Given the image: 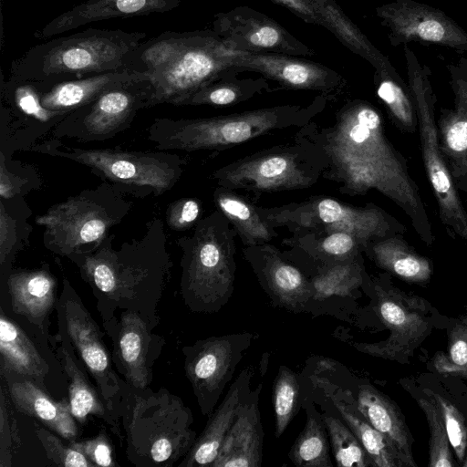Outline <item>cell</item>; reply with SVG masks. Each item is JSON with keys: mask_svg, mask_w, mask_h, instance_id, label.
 Listing matches in <instances>:
<instances>
[{"mask_svg": "<svg viewBox=\"0 0 467 467\" xmlns=\"http://www.w3.org/2000/svg\"><path fill=\"white\" fill-rule=\"evenodd\" d=\"M296 136L321 151L327 162L323 178L337 183L340 192L356 196L379 192L406 213L423 242L432 244V228L416 184L372 104L349 100L336 112L331 125L310 121Z\"/></svg>", "mask_w": 467, "mask_h": 467, "instance_id": "obj_1", "label": "cell"}, {"mask_svg": "<svg viewBox=\"0 0 467 467\" xmlns=\"http://www.w3.org/2000/svg\"><path fill=\"white\" fill-rule=\"evenodd\" d=\"M109 234L92 253L69 259L90 286L96 307L109 336L119 318L118 310H131L159 325L158 305L169 281L172 262L163 222L153 218L141 237L115 249Z\"/></svg>", "mask_w": 467, "mask_h": 467, "instance_id": "obj_2", "label": "cell"}, {"mask_svg": "<svg viewBox=\"0 0 467 467\" xmlns=\"http://www.w3.org/2000/svg\"><path fill=\"white\" fill-rule=\"evenodd\" d=\"M232 50L213 30L166 31L141 42L125 68L146 75L153 87L151 107L181 103L229 70Z\"/></svg>", "mask_w": 467, "mask_h": 467, "instance_id": "obj_3", "label": "cell"}, {"mask_svg": "<svg viewBox=\"0 0 467 467\" xmlns=\"http://www.w3.org/2000/svg\"><path fill=\"white\" fill-rule=\"evenodd\" d=\"M327 98L307 105H279L208 118H156L147 138L163 150H222L272 131L300 128L320 114Z\"/></svg>", "mask_w": 467, "mask_h": 467, "instance_id": "obj_4", "label": "cell"}, {"mask_svg": "<svg viewBox=\"0 0 467 467\" xmlns=\"http://www.w3.org/2000/svg\"><path fill=\"white\" fill-rule=\"evenodd\" d=\"M121 419L126 456L137 467H173L198 437L191 409L165 388L142 389L124 381Z\"/></svg>", "mask_w": 467, "mask_h": 467, "instance_id": "obj_5", "label": "cell"}, {"mask_svg": "<svg viewBox=\"0 0 467 467\" xmlns=\"http://www.w3.org/2000/svg\"><path fill=\"white\" fill-rule=\"evenodd\" d=\"M143 32L88 28L53 38L14 59L9 79L47 86L125 68Z\"/></svg>", "mask_w": 467, "mask_h": 467, "instance_id": "obj_6", "label": "cell"}, {"mask_svg": "<svg viewBox=\"0 0 467 467\" xmlns=\"http://www.w3.org/2000/svg\"><path fill=\"white\" fill-rule=\"evenodd\" d=\"M236 235L216 209L201 218L190 235L177 239L182 250L180 293L192 312L215 314L231 299L237 268Z\"/></svg>", "mask_w": 467, "mask_h": 467, "instance_id": "obj_7", "label": "cell"}, {"mask_svg": "<svg viewBox=\"0 0 467 467\" xmlns=\"http://www.w3.org/2000/svg\"><path fill=\"white\" fill-rule=\"evenodd\" d=\"M131 207L123 190L104 182L52 205L36 223L44 228V246L68 258L97 250Z\"/></svg>", "mask_w": 467, "mask_h": 467, "instance_id": "obj_8", "label": "cell"}, {"mask_svg": "<svg viewBox=\"0 0 467 467\" xmlns=\"http://www.w3.org/2000/svg\"><path fill=\"white\" fill-rule=\"evenodd\" d=\"M31 150L87 166L137 197L158 196L171 190L181 179L186 164L181 156L165 151L81 149L67 146L54 138Z\"/></svg>", "mask_w": 467, "mask_h": 467, "instance_id": "obj_9", "label": "cell"}, {"mask_svg": "<svg viewBox=\"0 0 467 467\" xmlns=\"http://www.w3.org/2000/svg\"><path fill=\"white\" fill-rule=\"evenodd\" d=\"M327 169L321 151L295 136L294 141L244 156L211 174L217 186L275 192L314 186Z\"/></svg>", "mask_w": 467, "mask_h": 467, "instance_id": "obj_10", "label": "cell"}, {"mask_svg": "<svg viewBox=\"0 0 467 467\" xmlns=\"http://www.w3.org/2000/svg\"><path fill=\"white\" fill-rule=\"evenodd\" d=\"M258 210L275 229L286 228L291 234L345 232L357 236L365 248L374 240L404 231L395 218L373 203L354 206L327 196L276 207L258 206Z\"/></svg>", "mask_w": 467, "mask_h": 467, "instance_id": "obj_11", "label": "cell"}, {"mask_svg": "<svg viewBox=\"0 0 467 467\" xmlns=\"http://www.w3.org/2000/svg\"><path fill=\"white\" fill-rule=\"evenodd\" d=\"M371 298L379 320L389 334L373 343L349 341L358 351L407 364L416 348L432 331L438 314L424 298L391 285L386 274L371 277Z\"/></svg>", "mask_w": 467, "mask_h": 467, "instance_id": "obj_12", "label": "cell"}, {"mask_svg": "<svg viewBox=\"0 0 467 467\" xmlns=\"http://www.w3.org/2000/svg\"><path fill=\"white\" fill-rule=\"evenodd\" d=\"M409 89L416 109L422 159L444 224L467 241V213L440 148L434 119V96L424 69L415 55L404 47Z\"/></svg>", "mask_w": 467, "mask_h": 467, "instance_id": "obj_13", "label": "cell"}, {"mask_svg": "<svg viewBox=\"0 0 467 467\" xmlns=\"http://www.w3.org/2000/svg\"><path fill=\"white\" fill-rule=\"evenodd\" d=\"M56 309L57 326L66 332L105 405L120 420L124 380L113 368L111 353L105 345L99 326L67 278L63 279Z\"/></svg>", "mask_w": 467, "mask_h": 467, "instance_id": "obj_14", "label": "cell"}, {"mask_svg": "<svg viewBox=\"0 0 467 467\" xmlns=\"http://www.w3.org/2000/svg\"><path fill=\"white\" fill-rule=\"evenodd\" d=\"M152 97L150 78L140 73L65 115L53 126L51 135L86 142L112 138L128 129L140 109L151 107Z\"/></svg>", "mask_w": 467, "mask_h": 467, "instance_id": "obj_15", "label": "cell"}, {"mask_svg": "<svg viewBox=\"0 0 467 467\" xmlns=\"http://www.w3.org/2000/svg\"><path fill=\"white\" fill-rule=\"evenodd\" d=\"M256 335L213 336L182 348L184 371L202 414L209 417Z\"/></svg>", "mask_w": 467, "mask_h": 467, "instance_id": "obj_16", "label": "cell"}, {"mask_svg": "<svg viewBox=\"0 0 467 467\" xmlns=\"http://www.w3.org/2000/svg\"><path fill=\"white\" fill-rule=\"evenodd\" d=\"M213 30L235 51L296 57L316 54L275 20L249 6H237L216 14Z\"/></svg>", "mask_w": 467, "mask_h": 467, "instance_id": "obj_17", "label": "cell"}, {"mask_svg": "<svg viewBox=\"0 0 467 467\" xmlns=\"http://www.w3.org/2000/svg\"><path fill=\"white\" fill-rule=\"evenodd\" d=\"M393 46L411 41L467 51V33L440 9L414 0H395L376 8Z\"/></svg>", "mask_w": 467, "mask_h": 467, "instance_id": "obj_18", "label": "cell"}, {"mask_svg": "<svg viewBox=\"0 0 467 467\" xmlns=\"http://www.w3.org/2000/svg\"><path fill=\"white\" fill-rule=\"evenodd\" d=\"M154 328L139 313L121 310L109 335L116 371L131 387L143 389L153 380V367L165 345L163 337L153 333Z\"/></svg>", "mask_w": 467, "mask_h": 467, "instance_id": "obj_19", "label": "cell"}, {"mask_svg": "<svg viewBox=\"0 0 467 467\" xmlns=\"http://www.w3.org/2000/svg\"><path fill=\"white\" fill-rule=\"evenodd\" d=\"M243 256L273 306L306 313L314 289L306 275L270 243L244 246Z\"/></svg>", "mask_w": 467, "mask_h": 467, "instance_id": "obj_20", "label": "cell"}, {"mask_svg": "<svg viewBox=\"0 0 467 467\" xmlns=\"http://www.w3.org/2000/svg\"><path fill=\"white\" fill-rule=\"evenodd\" d=\"M301 375L304 386L321 393L334 406L360 441L374 467H406L394 445L360 412L349 387L334 381L311 358Z\"/></svg>", "mask_w": 467, "mask_h": 467, "instance_id": "obj_21", "label": "cell"}, {"mask_svg": "<svg viewBox=\"0 0 467 467\" xmlns=\"http://www.w3.org/2000/svg\"><path fill=\"white\" fill-rule=\"evenodd\" d=\"M235 70L260 73L286 88L318 91L332 99L346 85L337 71L319 63L283 54H253L232 50Z\"/></svg>", "mask_w": 467, "mask_h": 467, "instance_id": "obj_22", "label": "cell"}, {"mask_svg": "<svg viewBox=\"0 0 467 467\" xmlns=\"http://www.w3.org/2000/svg\"><path fill=\"white\" fill-rule=\"evenodd\" d=\"M307 277L314 293L306 313L330 315L350 322L360 289L370 296L371 277L364 266L363 254L350 259L320 267Z\"/></svg>", "mask_w": 467, "mask_h": 467, "instance_id": "obj_23", "label": "cell"}, {"mask_svg": "<svg viewBox=\"0 0 467 467\" xmlns=\"http://www.w3.org/2000/svg\"><path fill=\"white\" fill-rule=\"evenodd\" d=\"M263 379L241 401L236 417L211 467H261L264 431L259 401Z\"/></svg>", "mask_w": 467, "mask_h": 467, "instance_id": "obj_24", "label": "cell"}, {"mask_svg": "<svg viewBox=\"0 0 467 467\" xmlns=\"http://www.w3.org/2000/svg\"><path fill=\"white\" fill-rule=\"evenodd\" d=\"M0 376L16 410L36 420L68 441L77 440L78 422L68 400H55L47 389L27 378L9 372H0Z\"/></svg>", "mask_w": 467, "mask_h": 467, "instance_id": "obj_25", "label": "cell"}, {"mask_svg": "<svg viewBox=\"0 0 467 467\" xmlns=\"http://www.w3.org/2000/svg\"><path fill=\"white\" fill-rule=\"evenodd\" d=\"M56 341L58 343L56 347L57 357L68 380V402L75 420L78 424L84 425L88 417H97L122 441L125 436L121 433L119 420L109 410L98 388L88 379V372L80 363L66 332L60 327Z\"/></svg>", "mask_w": 467, "mask_h": 467, "instance_id": "obj_26", "label": "cell"}, {"mask_svg": "<svg viewBox=\"0 0 467 467\" xmlns=\"http://www.w3.org/2000/svg\"><path fill=\"white\" fill-rule=\"evenodd\" d=\"M6 284L12 311L24 317L45 339H50L49 316L57 302L53 274L47 267L15 270L9 273Z\"/></svg>", "mask_w": 467, "mask_h": 467, "instance_id": "obj_27", "label": "cell"}, {"mask_svg": "<svg viewBox=\"0 0 467 467\" xmlns=\"http://www.w3.org/2000/svg\"><path fill=\"white\" fill-rule=\"evenodd\" d=\"M283 255L306 276L313 271L364 254V244L345 232L296 233L283 239Z\"/></svg>", "mask_w": 467, "mask_h": 467, "instance_id": "obj_28", "label": "cell"}, {"mask_svg": "<svg viewBox=\"0 0 467 467\" xmlns=\"http://www.w3.org/2000/svg\"><path fill=\"white\" fill-rule=\"evenodd\" d=\"M254 371L244 368L231 384L224 399L208 417L206 425L178 467H211L236 417L244 396L251 390Z\"/></svg>", "mask_w": 467, "mask_h": 467, "instance_id": "obj_29", "label": "cell"}, {"mask_svg": "<svg viewBox=\"0 0 467 467\" xmlns=\"http://www.w3.org/2000/svg\"><path fill=\"white\" fill-rule=\"evenodd\" d=\"M182 0H101L85 2L58 15L38 33L51 37L88 23L118 17L148 16L176 8Z\"/></svg>", "mask_w": 467, "mask_h": 467, "instance_id": "obj_30", "label": "cell"}, {"mask_svg": "<svg viewBox=\"0 0 467 467\" xmlns=\"http://www.w3.org/2000/svg\"><path fill=\"white\" fill-rule=\"evenodd\" d=\"M349 388L367 420L394 445L406 467H416L412 456L414 440L397 404L364 380L354 379Z\"/></svg>", "mask_w": 467, "mask_h": 467, "instance_id": "obj_31", "label": "cell"}, {"mask_svg": "<svg viewBox=\"0 0 467 467\" xmlns=\"http://www.w3.org/2000/svg\"><path fill=\"white\" fill-rule=\"evenodd\" d=\"M285 6L303 21L329 30L345 47L368 62L379 51L343 12L334 0H272Z\"/></svg>", "mask_w": 467, "mask_h": 467, "instance_id": "obj_32", "label": "cell"}, {"mask_svg": "<svg viewBox=\"0 0 467 467\" xmlns=\"http://www.w3.org/2000/svg\"><path fill=\"white\" fill-rule=\"evenodd\" d=\"M139 74L122 68L47 86L32 84L38 90L40 104L43 108L65 116L96 99L105 91L134 78Z\"/></svg>", "mask_w": 467, "mask_h": 467, "instance_id": "obj_33", "label": "cell"}, {"mask_svg": "<svg viewBox=\"0 0 467 467\" xmlns=\"http://www.w3.org/2000/svg\"><path fill=\"white\" fill-rule=\"evenodd\" d=\"M0 372L27 378L47 389L49 366L25 330L0 309Z\"/></svg>", "mask_w": 467, "mask_h": 467, "instance_id": "obj_34", "label": "cell"}, {"mask_svg": "<svg viewBox=\"0 0 467 467\" xmlns=\"http://www.w3.org/2000/svg\"><path fill=\"white\" fill-rule=\"evenodd\" d=\"M364 254L387 274L407 282L423 284L432 275L431 262L411 249L400 234L370 242Z\"/></svg>", "mask_w": 467, "mask_h": 467, "instance_id": "obj_35", "label": "cell"}, {"mask_svg": "<svg viewBox=\"0 0 467 467\" xmlns=\"http://www.w3.org/2000/svg\"><path fill=\"white\" fill-rule=\"evenodd\" d=\"M213 202L230 222L243 246L270 243L278 236L276 229L261 215L258 206L248 201L237 191L217 186Z\"/></svg>", "mask_w": 467, "mask_h": 467, "instance_id": "obj_36", "label": "cell"}, {"mask_svg": "<svg viewBox=\"0 0 467 467\" xmlns=\"http://www.w3.org/2000/svg\"><path fill=\"white\" fill-rule=\"evenodd\" d=\"M303 392V391H302ZM302 398L306 420L305 427L293 443L288 457L296 467H332L330 442L320 411L312 397L306 392Z\"/></svg>", "mask_w": 467, "mask_h": 467, "instance_id": "obj_37", "label": "cell"}, {"mask_svg": "<svg viewBox=\"0 0 467 467\" xmlns=\"http://www.w3.org/2000/svg\"><path fill=\"white\" fill-rule=\"evenodd\" d=\"M234 71L238 70L225 72L184 99L180 106H234L270 91V85L265 77L238 78Z\"/></svg>", "mask_w": 467, "mask_h": 467, "instance_id": "obj_38", "label": "cell"}, {"mask_svg": "<svg viewBox=\"0 0 467 467\" xmlns=\"http://www.w3.org/2000/svg\"><path fill=\"white\" fill-rule=\"evenodd\" d=\"M439 127L440 148L454 183L467 181V103H455Z\"/></svg>", "mask_w": 467, "mask_h": 467, "instance_id": "obj_39", "label": "cell"}, {"mask_svg": "<svg viewBox=\"0 0 467 467\" xmlns=\"http://www.w3.org/2000/svg\"><path fill=\"white\" fill-rule=\"evenodd\" d=\"M318 400L321 416L330 442L333 457L337 467H374L358 438L339 416L330 401Z\"/></svg>", "mask_w": 467, "mask_h": 467, "instance_id": "obj_40", "label": "cell"}, {"mask_svg": "<svg viewBox=\"0 0 467 467\" xmlns=\"http://www.w3.org/2000/svg\"><path fill=\"white\" fill-rule=\"evenodd\" d=\"M425 414L430 431L429 467H453L458 463L451 447L444 419L439 405L427 387L404 384Z\"/></svg>", "mask_w": 467, "mask_h": 467, "instance_id": "obj_41", "label": "cell"}, {"mask_svg": "<svg viewBox=\"0 0 467 467\" xmlns=\"http://www.w3.org/2000/svg\"><path fill=\"white\" fill-rule=\"evenodd\" d=\"M376 92L396 125L408 132L418 126L416 109L409 87L396 70L375 69Z\"/></svg>", "mask_w": 467, "mask_h": 467, "instance_id": "obj_42", "label": "cell"}, {"mask_svg": "<svg viewBox=\"0 0 467 467\" xmlns=\"http://www.w3.org/2000/svg\"><path fill=\"white\" fill-rule=\"evenodd\" d=\"M302 375L280 365L273 384L275 436L280 438L302 406Z\"/></svg>", "mask_w": 467, "mask_h": 467, "instance_id": "obj_43", "label": "cell"}, {"mask_svg": "<svg viewBox=\"0 0 467 467\" xmlns=\"http://www.w3.org/2000/svg\"><path fill=\"white\" fill-rule=\"evenodd\" d=\"M434 370L443 377H460L467 380V326L460 319L448 331V349L437 352L432 360Z\"/></svg>", "mask_w": 467, "mask_h": 467, "instance_id": "obj_44", "label": "cell"}, {"mask_svg": "<svg viewBox=\"0 0 467 467\" xmlns=\"http://www.w3.org/2000/svg\"><path fill=\"white\" fill-rule=\"evenodd\" d=\"M435 398L442 417L458 465H462L467 457V418L460 407L442 393L441 390L429 388Z\"/></svg>", "mask_w": 467, "mask_h": 467, "instance_id": "obj_45", "label": "cell"}, {"mask_svg": "<svg viewBox=\"0 0 467 467\" xmlns=\"http://www.w3.org/2000/svg\"><path fill=\"white\" fill-rule=\"evenodd\" d=\"M2 94L20 113L34 117L36 120L59 121L64 116L43 108L37 88L29 82L8 80L2 85Z\"/></svg>", "mask_w": 467, "mask_h": 467, "instance_id": "obj_46", "label": "cell"}, {"mask_svg": "<svg viewBox=\"0 0 467 467\" xmlns=\"http://www.w3.org/2000/svg\"><path fill=\"white\" fill-rule=\"evenodd\" d=\"M14 405L5 384L0 386V467H10L22 445Z\"/></svg>", "mask_w": 467, "mask_h": 467, "instance_id": "obj_47", "label": "cell"}, {"mask_svg": "<svg viewBox=\"0 0 467 467\" xmlns=\"http://www.w3.org/2000/svg\"><path fill=\"white\" fill-rule=\"evenodd\" d=\"M33 425L52 463L64 467H94L83 453L74 449L69 443L65 444L57 433L36 420L33 421Z\"/></svg>", "mask_w": 467, "mask_h": 467, "instance_id": "obj_48", "label": "cell"}, {"mask_svg": "<svg viewBox=\"0 0 467 467\" xmlns=\"http://www.w3.org/2000/svg\"><path fill=\"white\" fill-rule=\"evenodd\" d=\"M68 443L74 449L83 453L94 467L119 466L113 457L112 446L105 429H101L99 432L91 439L69 441Z\"/></svg>", "mask_w": 467, "mask_h": 467, "instance_id": "obj_49", "label": "cell"}, {"mask_svg": "<svg viewBox=\"0 0 467 467\" xmlns=\"http://www.w3.org/2000/svg\"><path fill=\"white\" fill-rule=\"evenodd\" d=\"M18 222L5 208V202H0V265L2 271L10 264L16 251L22 247L19 243Z\"/></svg>", "mask_w": 467, "mask_h": 467, "instance_id": "obj_50", "label": "cell"}, {"mask_svg": "<svg viewBox=\"0 0 467 467\" xmlns=\"http://www.w3.org/2000/svg\"><path fill=\"white\" fill-rule=\"evenodd\" d=\"M202 203L195 198H182L171 202L166 211V223L174 231L193 227L202 218Z\"/></svg>", "mask_w": 467, "mask_h": 467, "instance_id": "obj_51", "label": "cell"}, {"mask_svg": "<svg viewBox=\"0 0 467 467\" xmlns=\"http://www.w3.org/2000/svg\"><path fill=\"white\" fill-rule=\"evenodd\" d=\"M28 178H23L9 171L4 151H1L0 161V196L3 201H9L22 194L27 187Z\"/></svg>", "mask_w": 467, "mask_h": 467, "instance_id": "obj_52", "label": "cell"}, {"mask_svg": "<svg viewBox=\"0 0 467 467\" xmlns=\"http://www.w3.org/2000/svg\"><path fill=\"white\" fill-rule=\"evenodd\" d=\"M451 77L455 103H467V67L461 68L460 73H451Z\"/></svg>", "mask_w": 467, "mask_h": 467, "instance_id": "obj_53", "label": "cell"}, {"mask_svg": "<svg viewBox=\"0 0 467 467\" xmlns=\"http://www.w3.org/2000/svg\"><path fill=\"white\" fill-rule=\"evenodd\" d=\"M460 319L467 326V312Z\"/></svg>", "mask_w": 467, "mask_h": 467, "instance_id": "obj_54", "label": "cell"}, {"mask_svg": "<svg viewBox=\"0 0 467 467\" xmlns=\"http://www.w3.org/2000/svg\"><path fill=\"white\" fill-rule=\"evenodd\" d=\"M98 1H101V0H86V2H98Z\"/></svg>", "mask_w": 467, "mask_h": 467, "instance_id": "obj_55", "label": "cell"}]
</instances>
